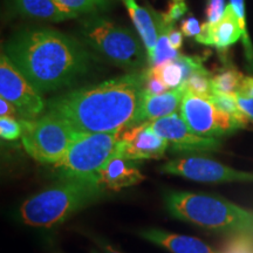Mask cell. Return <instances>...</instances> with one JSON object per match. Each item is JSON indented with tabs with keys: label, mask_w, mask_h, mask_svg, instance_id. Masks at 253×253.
I'll return each instance as SVG.
<instances>
[{
	"label": "cell",
	"mask_w": 253,
	"mask_h": 253,
	"mask_svg": "<svg viewBox=\"0 0 253 253\" xmlns=\"http://www.w3.org/2000/svg\"><path fill=\"white\" fill-rule=\"evenodd\" d=\"M144 73H132L62 94L47 103L77 132H114L131 128L143 95Z\"/></svg>",
	"instance_id": "1"
},
{
	"label": "cell",
	"mask_w": 253,
	"mask_h": 253,
	"mask_svg": "<svg viewBox=\"0 0 253 253\" xmlns=\"http://www.w3.org/2000/svg\"><path fill=\"white\" fill-rule=\"evenodd\" d=\"M5 54L40 93L72 84L88 71L91 60L78 40L50 28L15 34Z\"/></svg>",
	"instance_id": "2"
},
{
	"label": "cell",
	"mask_w": 253,
	"mask_h": 253,
	"mask_svg": "<svg viewBox=\"0 0 253 253\" xmlns=\"http://www.w3.org/2000/svg\"><path fill=\"white\" fill-rule=\"evenodd\" d=\"M106 192L95 176L62 178L58 184L26 199L19 209V218L28 226H55L99 202Z\"/></svg>",
	"instance_id": "3"
},
{
	"label": "cell",
	"mask_w": 253,
	"mask_h": 253,
	"mask_svg": "<svg viewBox=\"0 0 253 253\" xmlns=\"http://www.w3.org/2000/svg\"><path fill=\"white\" fill-rule=\"evenodd\" d=\"M164 201L168 212L176 219L233 236L253 237V211L226 199L196 192L170 191Z\"/></svg>",
	"instance_id": "4"
},
{
	"label": "cell",
	"mask_w": 253,
	"mask_h": 253,
	"mask_svg": "<svg viewBox=\"0 0 253 253\" xmlns=\"http://www.w3.org/2000/svg\"><path fill=\"white\" fill-rule=\"evenodd\" d=\"M121 131L78 132L67 153L54 164L61 178L94 177L118 153Z\"/></svg>",
	"instance_id": "5"
},
{
	"label": "cell",
	"mask_w": 253,
	"mask_h": 253,
	"mask_svg": "<svg viewBox=\"0 0 253 253\" xmlns=\"http://www.w3.org/2000/svg\"><path fill=\"white\" fill-rule=\"evenodd\" d=\"M20 122L25 150L40 163L55 164L61 161L78 134L65 119L53 112Z\"/></svg>",
	"instance_id": "6"
},
{
	"label": "cell",
	"mask_w": 253,
	"mask_h": 253,
	"mask_svg": "<svg viewBox=\"0 0 253 253\" xmlns=\"http://www.w3.org/2000/svg\"><path fill=\"white\" fill-rule=\"evenodd\" d=\"M82 37L91 48L123 68H137L145 56L140 40L128 28L95 18L82 26Z\"/></svg>",
	"instance_id": "7"
},
{
	"label": "cell",
	"mask_w": 253,
	"mask_h": 253,
	"mask_svg": "<svg viewBox=\"0 0 253 253\" xmlns=\"http://www.w3.org/2000/svg\"><path fill=\"white\" fill-rule=\"evenodd\" d=\"M179 113L190 129L204 137H220L244 128L237 120L218 109L210 97L188 90L179 106Z\"/></svg>",
	"instance_id": "8"
},
{
	"label": "cell",
	"mask_w": 253,
	"mask_h": 253,
	"mask_svg": "<svg viewBox=\"0 0 253 253\" xmlns=\"http://www.w3.org/2000/svg\"><path fill=\"white\" fill-rule=\"evenodd\" d=\"M0 96L13 104L23 120H36L46 108L40 91L32 86L5 53L0 59Z\"/></svg>",
	"instance_id": "9"
},
{
	"label": "cell",
	"mask_w": 253,
	"mask_h": 253,
	"mask_svg": "<svg viewBox=\"0 0 253 253\" xmlns=\"http://www.w3.org/2000/svg\"><path fill=\"white\" fill-rule=\"evenodd\" d=\"M160 171L203 183H253V172L239 171L210 158L191 156L170 161Z\"/></svg>",
	"instance_id": "10"
},
{
	"label": "cell",
	"mask_w": 253,
	"mask_h": 253,
	"mask_svg": "<svg viewBox=\"0 0 253 253\" xmlns=\"http://www.w3.org/2000/svg\"><path fill=\"white\" fill-rule=\"evenodd\" d=\"M149 123L157 135L172 144V150L175 151H213L220 147L217 138L204 137L192 131L177 113Z\"/></svg>",
	"instance_id": "11"
},
{
	"label": "cell",
	"mask_w": 253,
	"mask_h": 253,
	"mask_svg": "<svg viewBox=\"0 0 253 253\" xmlns=\"http://www.w3.org/2000/svg\"><path fill=\"white\" fill-rule=\"evenodd\" d=\"M169 142L151 129L150 123L131 126L123 131L119 150L123 156L132 161L154 160L166 154Z\"/></svg>",
	"instance_id": "12"
},
{
	"label": "cell",
	"mask_w": 253,
	"mask_h": 253,
	"mask_svg": "<svg viewBox=\"0 0 253 253\" xmlns=\"http://www.w3.org/2000/svg\"><path fill=\"white\" fill-rule=\"evenodd\" d=\"M99 184L106 191H119L129 186L140 184L145 177L142 175L135 161L123 156L118 150L95 175Z\"/></svg>",
	"instance_id": "13"
},
{
	"label": "cell",
	"mask_w": 253,
	"mask_h": 253,
	"mask_svg": "<svg viewBox=\"0 0 253 253\" xmlns=\"http://www.w3.org/2000/svg\"><path fill=\"white\" fill-rule=\"evenodd\" d=\"M185 93L186 87L184 84L158 95H149L143 91L132 126H137L138 123L142 125V123L153 122L155 120L176 113L177 108L181 106Z\"/></svg>",
	"instance_id": "14"
},
{
	"label": "cell",
	"mask_w": 253,
	"mask_h": 253,
	"mask_svg": "<svg viewBox=\"0 0 253 253\" xmlns=\"http://www.w3.org/2000/svg\"><path fill=\"white\" fill-rule=\"evenodd\" d=\"M140 236L171 253H217L204 242L194 237L181 236L168 231L150 229L140 232Z\"/></svg>",
	"instance_id": "15"
},
{
	"label": "cell",
	"mask_w": 253,
	"mask_h": 253,
	"mask_svg": "<svg viewBox=\"0 0 253 253\" xmlns=\"http://www.w3.org/2000/svg\"><path fill=\"white\" fill-rule=\"evenodd\" d=\"M126 7L128 8L129 14L134 23L136 30L140 34L142 41H143L145 48H147L148 61L153 59L155 48L158 39V27H157V12L153 8L148 9L141 7L135 0H122Z\"/></svg>",
	"instance_id": "16"
},
{
	"label": "cell",
	"mask_w": 253,
	"mask_h": 253,
	"mask_svg": "<svg viewBox=\"0 0 253 253\" xmlns=\"http://www.w3.org/2000/svg\"><path fill=\"white\" fill-rule=\"evenodd\" d=\"M18 13L26 17L59 23L74 17L61 11L54 0H12Z\"/></svg>",
	"instance_id": "17"
},
{
	"label": "cell",
	"mask_w": 253,
	"mask_h": 253,
	"mask_svg": "<svg viewBox=\"0 0 253 253\" xmlns=\"http://www.w3.org/2000/svg\"><path fill=\"white\" fill-rule=\"evenodd\" d=\"M211 38L212 46L219 50L229 48L242 38L238 19L231 5L226 6L225 13L220 20L217 24L211 25Z\"/></svg>",
	"instance_id": "18"
},
{
	"label": "cell",
	"mask_w": 253,
	"mask_h": 253,
	"mask_svg": "<svg viewBox=\"0 0 253 253\" xmlns=\"http://www.w3.org/2000/svg\"><path fill=\"white\" fill-rule=\"evenodd\" d=\"M157 27H158V39L156 43V48H155V53L153 59L149 62L150 66H161L164 63L173 61L178 58L179 53L178 50L173 49L169 41V32L171 30L172 25L167 24L163 20L162 14L157 12Z\"/></svg>",
	"instance_id": "19"
},
{
	"label": "cell",
	"mask_w": 253,
	"mask_h": 253,
	"mask_svg": "<svg viewBox=\"0 0 253 253\" xmlns=\"http://www.w3.org/2000/svg\"><path fill=\"white\" fill-rule=\"evenodd\" d=\"M244 75L235 67L223 68L214 77L211 78V86L213 94H236L239 89Z\"/></svg>",
	"instance_id": "20"
},
{
	"label": "cell",
	"mask_w": 253,
	"mask_h": 253,
	"mask_svg": "<svg viewBox=\"0 0 253 253\" xmlns=\"http://www.w3.org/2000/svg\"><path fill=\"white\" fill-rule=\"evenodd\" d=\"M210 100L218 109L237 120L243 126L248 125L249 119L239 108L236 94H212L210 96Z\"/></svg>",
	"instance_id": "21"
},
{
	"label": "cell",
	"mask_w": 253,
	"mask_h": 253,
	"mask_svg": "<svg viewBox=\"0 0 253 253\" xmlns=\"http://www.w3.org/2000/svg\"><path fill=\"white\" fill-rule=\"evenodd\" d=\"M151 68L169 89L170 88L173 89V88L179 87L184 82L183 68L176 60L161 66H151Z\"/></svg>",
	"instance_id": "22"
},
{
	"label": "cell",
	"mask_w": 253,
	"mask_h": 253,
	"mask_svg": "<svg viewBox=\"0 0 253 253\" xmlns=\"http://www.w3.org/2000/svg\"><path fill=\"white\" fill-rule=\"evenodd\" d=\"M61 11L77 18L79 14L88 13L106 7L108 0H54Z\"/></svg>",
	"instance_id": "23"
},
{
	"label": "cell",
	"mask_w": 253,
	"mask_h": 253,
	"mask_svg": "<svg viewBox=\"0 0 253 253\" xmlns=\"http://www.w3.org/2000/svg\"><path fill=\"white\" fill-rule=\"evenodd\" d=\"M211 74L210 72L202 71L196 72L184 82L186 90L199 96L210 97L212 95V86H211Z\"/></svg>",
	"instance_id": "24"
},
{
	"label": "cell",
	"mask_w": 253,
	"mask_h": 253,
	"mask_svg": "<svg viewBox=\"0 0 253 253\" xmlns=\"http://www.w3.org/2000/svg\"><path fill=\"white\" fill-rule=\"evenodd\" d=\"M230 5L233 8V11H235L237 19H238L240 30H242V40L245 47L246 56H248L249 61L253 63V47L251 41H250L248 31H246L244 0H230Z\"/></svg>",
	"instance_id": "25"
},
{
	"label": "cell",
	"mask_w": 253,
	"mask_h": 253,
	"mask_svg": "<svg viewBox=\"0 0 253 253\" xmlns=\"http://www.w3.org/2000/svg\"><path fill=\"white\" fill-rule=\"evenodd\" d=\"M0 136L2 140L14 141L23 136V126L13 118L0 119Z\"/></svg>",
	"instance_id": "26"
},
{
	"label": "cell",
	"mask_w": 253,
	"mask_h": 253,
	"mask_svg": "<svg viewBox=\"0 0 253 253\" xmlns=\"http://www.w3.org/2000/svg\"><path fill=\"white\" fill-rule=\"evenodd\" d=\"M223 253H253V237L233 236L224 246Z\"/></svg>",
	"instance_id": "27"
},
{
	"label": "cell",
	"mask_w": 253,
	"mask_h": 253,
	"mask_svg": "<svg viewBox=\"0 0 253 253\" xmlns=\"http://www.w3.org/2000/svg\"><path fill=\"white\" fill-rule=\"evenodd\" d=\"M143 73V91L145 94L158 95L166 93V91L169 89V88L163 84L162 80L157 77L156 73L153 71L151 67Z\"/></svg>",
	"instance_id": "28"
},
{
	"label": "cell",
	"mask_w": 253,
	"mask_h": 253,
	"mask_svg": "<svg viewBox=\"0 0 253 253\" xmlns=\"http://www.w3.org/2000/svg\"><path fill=\"white\" fill-rule=\"evenodd\" d=\"M186 11H188V6H186L185 0H169L168 9L161 14L167 24L173 25L176 20H178L186 13Z\"/></svg>",
	"instance_id": "29"
},
{
	"label": "cell",
	"mask_w": 253,
	"mask_h": 253,
	"mask_svg": "<svg viewBox=\"0 0 253 253\" xmlns=\"http://www.w3.org/2000/svg\"><path fill=\"white\" fill-rule=\"evenodd\" d=\"M176 61L182 66L183 74H184V82L188 80L194 73L205 71L203 61H202V59L198 58V56H186L181 54L176 59ZM184 82H183V84H184Z\"/></svg>",
	"instance_id": "30"
},
{
	"label": "cell",
	"mask_w": 253,
	"mask_h": 253,
	"mask_svg": "<svg viewBox=\"0 0 253 253\" xmlns=\"http://www.w3.org/2000/svg\"><path fill=\"white\" fill-rule=\"evenodd\" d=\"M225 0H208L207 20L211 25L217 24L225 13Z\"/></svg>",
	"instance_id": "31"
},
{
	"label": "cell",
	"mask_w": 253,
	"mask_h": 253,
	"mask_svg": "<svg viewBox=\"0 0 253 253\" xmlns=\"http://www.w3.org/2000/svg\"><path fill=\"white\" fill-rule=\"evenodd\" d=\"M202 26L199 25V21L194 15H190L185 20L182 21L181 24V32L185 37H197L201 33Z\"/></svg>",
	"instance_id": "32"
},
{
	"label": "cell",
	"mask_w": 253,
	"mask_h": 253,
	"mask_svg": "<svg viewBox=\"0 0 253 253\" xmlns=\"http://www.w3.org/2000/svg\"><path fill=\"white\" fill-rule=\"evenodd\" d=\"M236 96L239 108L245 114L246 118H248L251 122H253V99L242 96V95L238 94H236Z\"/></svg>",
	"instance_id": "33"
},
{
	"label": "cell",
	"mask_w": 253,
	"mask_h": 253,
	"mask_svg": "<svg viewBox=\"0 0 253 253\" xmlns=\"http://www.w3.org/2000/svg\"><path fill=\"white\" fill-rule=\"evenodd\" d=\"M196 41L207 46H212V38H211V24L205 23L202 25L201 33L196 37Z\"/></svg>",
	"instance_id": "34"
},
{
	"label": "cell",
	"mask_w": 253,
	"mask_h": 253,
	"mask_svg": "<svg viewBox=\"0 0 253 253\" xmlns=\"http://www.w3.org/2000/svg\"><path fill=\"white\" fill-rule=\"evenodd\" d=\"M0 115L1 118H15L19 115L18 110L11 102H8L7 100L0 99Z\"/></svg>",
	"instance_id": "35"
},
{
	"label": "cell",
	"mask_w": 253,
	"mask_h": 253,
	"mask_svg": "<svg viewBox=\"0 0 253 253\" xmlns=\"http://www.w3.org/2000/svg\"><path fill=\"white\" fill-rule=\"evenodd\" d=\"M236 94L253 99V77H248L243 79L242 84H240L239 86V89Z\"/></svg>",
	"instance_id": "36"
},
{
	"label": "cell",
	"mask_w": 253,
	"mask_h": 253,
	"mask_svg": "<svg viewBox=\"0 0 253 253\" xmlns=\"http://www.w3.org/2000/svg\"><path fill=\"white\" fill-rule=\"evenodd\" d=\"M169 41L172 48L178 50L183 45V33L181 31L171 28L169 32Z\"/></svg>",
	"instance_id": "37"
},
{
	"label": "cell",
	"mask_w": 253,
	"mask_h": 253,
	"mask_svg": "<svg viewBox=\"0 0 253 253\" xmlns=\"http://www.w3.org/2000/svg\"><path fill=\"white\" fill-rule=\"evenodd\" d=\"M104 250H106V253H121V252H119L118 250H115L114 248H112V246H110V245L104 246Z\"/></svg>",
	"instance_id": "38"
}]
</instances>
